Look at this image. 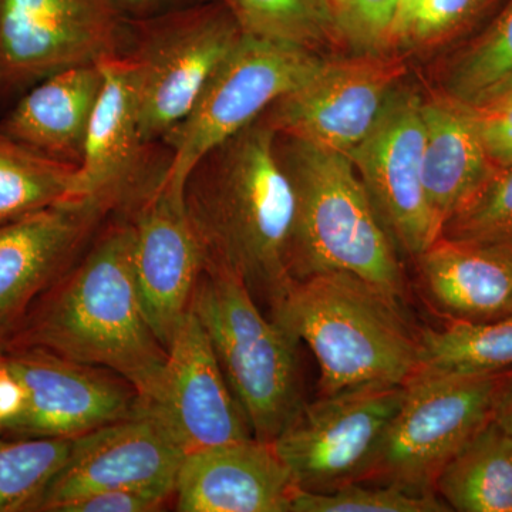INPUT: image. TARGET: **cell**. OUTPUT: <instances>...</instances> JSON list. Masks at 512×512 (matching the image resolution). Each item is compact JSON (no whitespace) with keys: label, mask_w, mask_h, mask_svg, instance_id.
I'll list each match as a JSON object with an SVG mask.
<instances>
[{"label":"cell","mask_w":512,"mask_h":512,"mask_svg":"<svg viewBox=\"0 0 512 512\" xmlns=\"http://www.w3.org/2000/svg\"><path fill=\"white\" fill-rule=\"evenodd\" d=\"M276 131L259 117L215 147L184 183V208L204 266L238 276L268 308L292 284L296 200L275 151Z\"/></svg>","instance_id":"cell-1"},{"label":"cell","mask_w":512,"mask_h":512,"mask_svg":"<svg viewBox=\"0 0 512 512\" xmlns=\"http://www.w3.org/2000/svg\"><path fill=\"white\" fill-rule=\"evenodd\" d=\"M133 224L110 225L9 338L126 379L144 403L160 389L167 349L141 305L133 265Z\"/></svg>","instance_id":"cell-2"},{"label":"cell","mask_w":512,"mask_h":512,"mask_svg":"<svg viewBox=\"0 0 512 512\" xmlns=\"http://www.w3.org/2000/svg\"><path fill=\"white\" fill-rule=\"evenodd\" d=\"M399 302L359 276L325 271L293 279L269 318L309 346L320 369L319 396H329L406 384L419 372V332Z\"/></svg>","instance_id":"cell-3"},{"label":"cell","mask_w":512,"mask_h":512,"mask_svg":"<svg viewBox=\"0 0 512 512\" xmlns=\"http://www.w3.org/2000/svg\"><path fill=\"white\" fill-rule=\"evenodd\" d=\"M275 151L295 192L292 278L349 272L402 299L396 242L349 156L284 134H276Z\"/></svg>","instance_id":"cell-4"},{"label":"cell","mask_w":512,"mask_h":512,"mask_svg":"<svg viewBox=\"0 0 512 512\" xmlns=\"http://www.w3.org/2000/svg\"><path fill=\"white\" fill-rule=\"evenodd\" d=\"M191 308L208 333L252 436L274 443L303 404L298 340L261 312L238 276L217 266L202 269Z\"/></svg>","instance_id":"cell-5"},{"label":"cell","mask_w":512,"mask_h":512,"mask_svg":"<svg viewBox=\"0 0 512 512\" xmlns=\"http://www.w3.org/2000/svg\"><path fill=\"white\" fill-rule=\"evenodd\" d=\"M511 372L416 373L404 384L403 402L365 481L414 494H436L434 485L444 466L494 419Z\"/></svg>","instance_id":"cell-6"},{"label":"cell","mask_w":512,"mask_h":512,"mask_svg":"<svg viewBox=\"0 0 512 512\" xmlns=\"http://www.w3.org/2000/svg\"><path fill=\"white\" fill-rule=\"evenodd\" d=\"M323 62L312 50L242 33L190 113L163 138L171 157L158 187L184 198L185 180L202 157L258 120Z\"/></svg>","instance_id":"cell-7"},{"label":"cell","mask_w":512,"mask_h":512,"mask_svg":"<svg viewBox=\"0 0 512 512\" xmlns=\"http://www.w3.org/2000/svg\"><path fill=\"white\" fill-rule=\"evenodd\" d=\"M128 42L133 50L140 133L147 144L163 140L190 113L215 70L242 32L217 0H205L133 20Z\"/></svg>","instance_id":"cell-8"},{"label":"cell","mask_w":512,"mask_h":512,"mask_svg":"<svg viewBox=\"0 0 512 512\" xmlns=\"http://www.w3.org/2000/svg\"><path fill=\"white\" fill-rule=\"evenodd\" d=\"M404 393V384H372L303 403L272 443L296 487L329 493L363 483Z\"/></svg>","instance_id":"cell-9"},{"label":"cell","mask_w":512,"mask_h":512,"mask_svg":"<svg viewBox=\"0 0 512 512\" xmlns=\"http://www.w3.org/2000/svg\"><path fill=\"white\" fill-rule=\"evenodd\" d=\"M128 20L113 0H0V87L121 55Z\"/></svg>","instance_id":"cell-10"},{"label":"cell","mask_w":512,"mask_h":512,"mask_svg":"<svg viewBox=\"0 0 512 512\" xmlns=\"http://www.w3.org/2000/svg\"><path fill=\"white\" fill-rule=\"evenodd\" d=\"M404 73L403 63L386 55L325 59L262 117L276 134L348 156L369 136Z\"/></svg>","instance_id":"cell-11"},{"label":"cell","mask_w":512,"mask_h":512,"mask_svg":"<svg viewBox=\"0 0 512 512\" xmlns=\"http://www.w3.org/2000/svg\"><path fill=\"white\" fill-rule=\"evenodd\" d=\"M184 457L167 424L144 404L127 419L76 437L66 464L30 511L56 512L76 498L111 490L171 497Z\"/></svg>","instance_id":"cell-12"},{"label":"cell","mask_w":512,"mask_h":512,"mask_svg":"<svg viewBox=\"0 0 512 512\" xmlns=\"http://www.w3.org/2000/svg\"><path fill=\"white\" fill-rule=\"evenodd\" d=\"M0 362L25 390L22 412L8 429L28 437L76 439L143 409L123 377L40 348H12Z\"/></svg>","instance_id":"cell-13"},{"label":"cell","mask_w":512,"mask_h":512,"mask_svg":"<svg viewBox=\"0 0 512 512\" xmlns=\"http://www.w3.org/2000/svg\"><path fill=\"white\" fill-rule=\"evenodd\" d=\"M423 154V100L399 87L348 154L397 248L414 258L441 235L424 191Z\"/></svg>","instance_id":"cell-14"},{"label":"cell","mask_w":512,"mask_h":512,"mask_svg":"<svg viewBox=\"0 0 512 512\" xmlns=\"http://www.w3.org/2000/svg\"><path fill=\"white\" fill-rule=\"evenodd\" d=\"M167 355L160 389L144 404L167 424L185 454L254 437L191 306Z\"/></svg>","instance_id":"cell-15"},{"label":"cell","mask_w":512,"mask_h":512,"mask_svg":"<svg viewBox=\"0 0 512 512\" xmlns=\"http://www.w3.org/2000/svg\"><path fill=\"white\" fill-rule=\"evenodd\" d=\"M111 211L97 200H67L0 228V342H8L32 303L72 269Z\"/></svg>","instance_id":"cell-16"},{"label":"cell","mask_w":512,"mask_h":512,"mask_svg":"<svg viewBox=\"0 0 512 512\" xmlns=\"http://www.w3.org/2000/svg\"><path fill=\"white\" fill-rule=\"evenodd\" d=\"M133 265L138 296L151 329L165 349L190 309L204 255L184 198L158 187L136 205Z\"/></svg>","instance_id":"cell-17"},{"label":"cell","mask_w":512,"mask_h":512,"mask_svg":"<svg viewBox=\"0 0 512 512\" xmlns=\"http://www.w3.org/2000/svg\"><path fill=\"white\" fill-rule=\"evenodd\" d=\"M99 64L103 86L77 164L72 200H97L114 211L137 205L154 191L143 185L141 174L150 144L138 124L133 60L117 55Z\"/></svg>","instance_id":"cell-18"},{"label":"cell","mask_w":512,"mask_h":512,"mask_svg":"<svg viewBox=\"0 0 512 512\" xmlns=\"http://www.w3.org/2000/svg\"><path fill=\"white\" fill-rule=\"evenodd\" d=\"M296 490L272 444L251 437L185 454L174 495L181 512H291Z\"/></svg>","instance_id":"cell-19"},{"label":"cell","mask_w":512,"mask_h":512,"mask_svg":"<svg viewBox=\"0 0 512 512\" xmlns=\"http://www.w3.org/2000/svg\"><path fill=\"white\" fill-rule=\"evenodd\" d=\"M416 259L427 295L451 320L511 315L512 245L440 237Z\"/></svg>","instance_id":"cell-20"},{"label":"cell","mask_w":512,"mask_h":512,"mask_svg":"<svg viewBox=\"0 0 512 512\" xmlns=\"http://www.w3.org/2000/svg\"><path fill=\"white\" fill-rule=\"evenodd\" d=\"M423 184L441 231L483 190L498 171L466 104L451 99L423 101Z\"/></svg>","instance_id":"cell-21"},{"label":"cell","mask_w":512,"mask_h":512,"mask_svg":"<svg viewBox=\"0 0 512 512\" xmlns=\"http://www.w3.org/2000/svg\"><path fill=\"white\" fill-rule=\"evenodd\" d=\"M101 86L100 64L52 74L33 84L0 128L30 150L77 165Z\"/></svg>","instance_id":"cell-22"},{"label":"cell","mask_w":512,"mask_h":512,"mask_svg":"<svg viewBox=\"0 0 512 512\" xmlns=\"http://www.w3.org/2000/svg\"><path fill=\"white\" fill-rule=\"evenodd\" d=\"M434 493L458 512H512V436L493 419L451 458Z\"/></svg>","instance_id":"cell-23"},{"label":"cell","mask_w":512,"mask_h":512,"mask_svg":"<svg viewBox=\"0 0 512 512\" xmlns=\"http://www.w3.org/2000/svg\"><path fill=\"white\" fill-rule=\"evenodd\" d=\"M419 342V372L434 375L510 372L512 313L485 322L451 320L443 329L420 330Z\"/></svg>","instance_id":"cell-24"},{"label":"cell","mask_w":512,"mask_h":512,"mask_svg":"<svg viewBox=\"0 0 512 512\" xmlns=\"http://www.w3.org/2000/svg\"><path fill=\"white\" fill-rule=\"evenodd\" d=\"M77 165L30 150L0 128V228L72 200Z\"/></svg>","instance_id":"cell-25"},{"label":"cell","mask_w":512,"mask_h":512,"mask_svg":"<svg viewBox=\"0 0 512 512\" xmlns=\"http://www.w3.org/2000/svg\"><path fill=\"white\" fill-rule=\"evenodd\" d=\"M244 35L302 47L339 45L332 0H220Z\"/></svg>","instance_id":"cell-26"},{"label":"cell","mask_w":512,"mask_h":512,"mask_svg":"<svg viewBox=\"0 0 512 512\" xmlns=\"http://www.w3.org/2000/svg\"><path fill=\"white\" fill-rule=\"evenodd\" d=\"M74 439L0 440V512L30 511L62 470Z\"/></svg>","instance_id":"cell-27"},{"label":"cell","mask_w":512,"mask_h":512,"mask_svg":"<svg viewBox=\"0 0 512 512\" xmlns=\"http://www.w3.org/2000/svg\"><path fill=\"white\" fill-rule=\"evenodd\" d=\"M512 74V0L448 70L447 96L474 103Z\"/></svg>","instance_id":"cell-28"},{"label":"cell","mask_w":512,"mask_h":512,"mask_svg":"<svg viewBox=\"0 0 512 512\" xmlns=\"http://www.w3.org/2000/svg\"><path fill=\"white\" fill-rule=\"evenodd\" d=\"M437 494H414L393 485L352 483L329 491L296 490L291 512H446Z\"/></svg>","instance_id":"cell-29"},{"label":"cell","mask_w":512,"mask_h":512,"mask_svg":"<svg viewBox=\"0 0 512 512\" xmlns=\"http://www.w3.org/2000/svg\"><path fill=\"white\" fill-rule=\"evenodd\" d=\"M440 237L512 245V163L498 168L483 190L446 222Z\"/></svg>","instance_id":"cell-30"},{"label":"cell","mask_w":512,"mask_h":512,"mask_svg":"<svg viewBox=\"0 0 512 512\" xmlns=\"http://www.w3.org/2000/svg\"><path fill=\"white\" fill-rule=\"evenodd\" d=\"M340 43L356 55H386L393 47L397 0H332Z\"/></svg>","instance_id":"cell-31"},{"label":"cell","mask_w":512,"mask_h":512,"mask_svg":"<svg viewBox=\"0 0 512 512\" xmlns=\"http://www.w3.org/2000/svg\"><path fill=\"white\" fill-rule=\"evenodd\" d=\"M493 0H424L407 46H433L466 29Z\"/></svg>","instance_id":"cell-32"},{"label":"cell","mask_w":512,"mask_h":512,"mask_svg":"<svg viewBox=\"0 0 512 512\" xmlns=\"http://www.w3.org/2000/svg\"><path fill=\"white\" fill-rule=\"evenodd\" d=\"M167 498L140 490H111L76 498L56 512H150L160 510Z\"/></svg>","instance_id":"cell-33"},{"label":"cell","mask_w":512,"mask_h":512,"mask_svg":"<svg viewBox=\"0 0 512 512\" xmlns=\"http://www.w3.org/2000/svg\"><path fill=\"white\" fill-rule=\"evenodd\" d=\"M468 109L493 163L498 167L512 163V103L495 109Z\"/></svg>","instance_id":"cell-34"},{"label":"cell","mask_w":512,"mask_h":512,"mask_svg":"<svg viewBox=\"0 0 512 512\" xmlns=\"http://www.w3.org/2000/svg\"><path fill=\"white\" fill-rule=\"evenodd\" d=\"M127 19L143 20L164 15L173 10L197 5L205 0H113Z\"/></svg>","instance_id":"cell-35"},{"label":"cell","mask_w":512,"mask_h":512,"mask_svg":"<svg viewBox=\"0 0 512 512\" xmlns=\"http://www.w3.org/2000/svg\"><path fill=\"white\" fill-rule=\"evenodd\" d=\"M424 0H397L396 19H394L393 45H406L407 37L412 32L414 22Z\"/></svg>","instance_id":"cell-36"},{"label":"cell","mask_w":512,"mask_h":512,"mask_svg":"<svg viewBox=\"0 0 512 512\" xmlns=\"http://www.w3.org/2000/svg\"><path fill=\"white\" fill-rule=\"evenodd\" d=\"M512 103V74L503 82L495 84L488 92L481 94L474 103L468 104L471 109L487 110ZM467 106V104H466Z\"/></svg>","instance_id":"cell-37"},{"label":"cell","mask_w":512,"mask_h":512,"mask_svg":"<svg viewBox=\"0 0 512 512\" xmlns=\"http://www.w3.org/2000/svg\"><path fill=\"white\" fill-rule=\"evenodd\" d=\"M494 419L512 436V372L505 383L500 402L497 404Z\"/></svg>","instance_id":"cell-38"},{"label":"cell","mask_w":512,"mask_h":512,"mask_svg":"<svg viewBox=\"0 0 512 512\" xmlns=\"http://www.w3.org/2000/svg\"><path fill=\"white\" fill-rule=\"evenodd\" d=\"M3 430H5V426H3L2 421H0V433H2Z\"/></svg>","instance_id":"cell-39"},{"label":"cell","mask_w":512,"mask_h":512,"mask_svg":"<svg viewBox=\"0 0 512 512\" xmlns=\"http://www.w3.org/2000/svg\"><path fill=\"white\" fill-rule=\"evenodd\" d=\"M332 5H333V3H332Z\"/></svg>","instance_id":"cell-40"}]
</instances>
